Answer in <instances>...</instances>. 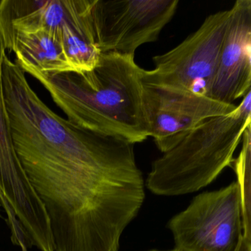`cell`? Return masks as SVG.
<instances>
[{"label":"cell","instance_id":"cell-3","mask_svg":"<svg viewBox=\"0 0 251 251\" xmlns=\"http://www.w3.org/2000/svg\"><path fill=\"white\" fill-rule=\"evenodd\" d=\"M230 15V8L208 16L181 43L154 56L143 83L208 97Z\"/></svg>","mask_w":251,"mask_h":251},{"label":"cell","instance_id":"cell-8","mask_svg":"<svg viewBox=\"0 0 251 251\" xmlns=\"http://www.w3.org/2000/svg\"><path fill=\"white\" fill-rule=\"evenodd\" d=\"M230 10L208 97L234 104L251 91V0H237Z\"/></svg>","mask_w":251,"mask_h":251},{"label":"cell","instance_id":"cell-12","mask_svg":"<svg viewBox=\"0 0 251 251\" xmlns=\"http://www.w3.org/2000/svg\"><path fill=\"white\" fill-rule=\"evenodd\" d=\"M235 251H251V239L243 235Z\"/></svg>","mask_w":251,"mask_h":251},{"label":"cell","instance_id":"cell-5","mask_svg":"<svg viewBox=\"0 0 251 251\" xmlns=\"http://www.w3.org/2000/svg\"><path fill=\"white\" fill-rule=\"evenodd\" d=\"M178 0H95L92 20L101 53L135 55L142 45L158 40L173 20Z\"/></svg>","mask_w":251,"mask_h":251},{"label":"cell","instance_id":"cell-1","mask_svg":"<svg viewBox=\"0 0 251 251\" xmlns=\"http://www.w3.org/2000/svg\"><path fill=\"white\" fill-rule=\"evenodd\" d=\"M142 73L135 55L107 52L86 73H25L43 85L73 124L135 145L151 137Z\"/></svg>","mask_w":251,"mask_h":251},{"label":"cell","instance_id":"cell-4","mask_svg":"<svg viewBox=\"0 0 251 251\" xmlns=\"http://www.w3.org/2000/svg\"><path fill=\"white\" fill-rule=\"evenodd\" d=\"M178 251H235L244 235L242 190L238 182L194 198L168 224Z\"/></svg>","mask_w":251,"mask_h":251},{"label":"cell","instance_id":"cell-6","mask_svg":"<svg viewBox=\"0 0 251 251\" xmlns=\"http://www.w3.org/2000/svg\"><path fill=\"white\" fill-rule=\"evenodd\" d=\"M6 50L0 33V199L8 221L17 222L27 239L41 240L50 233V225L14 149L2 82Z\"/></svg>","mask_w":251,"mask_h":251},{"label":"cell","instance_id":"cell-10","mask_svg":"<svg viewBox=\"0 0 251 251\" xmlns=\"http://www.w3.org/2000/svg\"><path fill=\"white\" fill-rule=\"evenodd\" d=\"M8 50L15 52V63L24 73L27 70L43 75L74 73L64 53L61 36L54 32L16 33Z\"/></svg>","mask_w":251,"mask_h":251},{"label":"cell","instance_id":"cell-11","mask_svg":"<svg viewBox=\"0 0 251 251\" xmlns=\"http://www.w3.org/2000/svg\"><path fill=\"white\" fill-rule=\"evenodd\" d=\"M242 149L239 157L235 161V168L238 176V183L242 190L244 211V235L251 238V198L250 187L246 185L250 183L251 156V125L248 126L242 135Z\"/></svg>","mask_w":251,"mask_h":251},{"label":"cell","instance_id":"cell-15","mask_svg":"<svg viewBox=\"0 0 251 251\" xmlns=\"http://www.w3.org/2000/svg\"><path fill=\"white\" fill-rule=\"evenodd\" d=\"M1 1H2V0H0V3H1Z\"/></svg>","mask_w":251,"mask_h":251},{"label":"cell","instance_id":"cell-13","mask_svg":"<svg viewBox=\"0 0 251 251\" xmlns=\"http://www.w3.org/2000/svg\"><path fill=\"white\" fill-rule=\"evenodd\" d=\"M1 206H2V202H1V199H0V210H1Z\"/></svg>","mask_w":251,"mask_h":251},{"label":"cell","instance_id":"cell-14","mask_svg":"<svg viewBox=\"0 0 251 251\" xmlns=\"http://www.w3.org/2000/svg\"><path fill=\"white\" fill-rule=\"evenodd\" d=\"M177 251V250L174 249V250H173V251Z\"/></svg>","mask_w":251,"mask_h":251},{"label":"cell","instance_id":"cell-7","mask_svg":"<svg viewBox=\"0 0 251 251\" xmlns=\"http://www.w3.org/2000/svg\"><path fill=\"white\" fill-rule=\"evenodd\" d=\"M143 84L150 134L163 153L201 123L230 114L236 108L235 104L223 103L204 95Z\"/></svg>","mask_w":251,"mask_h":251},{"label":"cell","instance_id":"cell-2","mask_svg":"<svg viewBox=\"0 0 251 251\" xmlns=\"http://www.w3.org/2000/svg\"><path fill=\"white\" fill-rule=\"evenodd\" d=\"M251 125V91L227 115L201 123L152 164L146 185L152 193L177 196L200 190L233 162Z\"/></svg>","mask_w":251,"mask_h":251},{"label":"cell","instance_id":"cell-9","mask_svg":"<svg viewBox=\"0 0 251 251\" xmlns=\"http://www.w3.org/2000/svg\"><path fill=\"white\" fill-rule=\"evenodd\" d=\"M95 0H2L0 33L8 49L16 33L46 30L61 36L65 26L92 25Z\"/></svg>","mask_w":251,"mask_h":251}]
</instances>
